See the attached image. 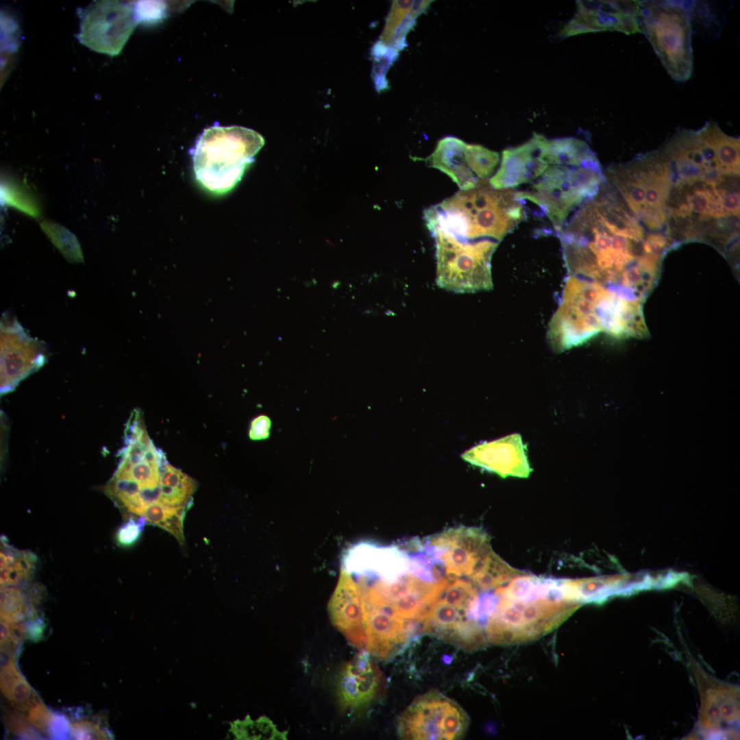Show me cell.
Segmentation results:
<instances>
[{
	"label": "cell",
	"mask_w": 740,
	"mask_h": 740,
	"mask_svg": "<svg viewBox=\"0 0 740 740\" xmlns=\"http://www.w3.org/2000/svg\"><path fill=\"white\" fill-rule=\"evenodd\" d=\"M196 489L193 478L167 463L161 474L158 500L170 506L189 508Z\"/></svg>",
	"instance_id": "cell-24"
},
{
	"label": "cell",
	"mask_w": 740,
	"mask_h": 740,
	"mask_svg": "<svg viewBox=\"0 0 740 740\" xmlns=\"http://www.w3.org/2000/svg\"><path fill=\"white\" fill-rule=\"evenodd\" d=\"M1 52L14 53L19 45L18 25L5 13L1 14Z\"/></svg>",
	"instance_id": "cell-35"
},
{
	"label": "cell",
	"mask_w": 740,
	"mask_h": 740,
	"mask_svg": "<svg viewBox=\"0 0 740 740\" xmlns=\"http://www.w3.org/2000/svg\"><path fill=\"white\" fill-rule=\"evenodd\" d=\"M666 158L669 175L665 204L678 241L728 243L739 230L740 159L717 146L689 143Z\"/></svg>",
	"instance_id": "cell-2"
},
{
	"label": "cell",
	"mask_w": 740,
	"mask_h": 740,
	"mask_svg": "<svg viewBox=\"0 0 740 740\" xmlns=\"http://www.w3.org/2000/svg\"><path fill=\"white\" fill-rule=\"evenodd\" d=\"M522 574L491 550L471 575V579L476 587L489 590L503 586Z\"/></svg>",
	"instance_id": "cell-26"
},
{
	"label": "cell",
	"mask_w": 740,
	"mask_h": 740,
	"mask_svg": "<svg viewBox=\"0 0 740 740\" xmlns=\"http://www.w3.org/2000/svg\"><path fill=\"white\" fill-rule=\"evenodd\" d=\"M25 712L28 722L38 731L47 734L53 713L37 698Z\"/></svg>",
	"instance_id": "cell-38"
},
{
	"label": "cell",
	"mask_w": 740,
	"mask_h": 740,
	"mask_svg": "<svg viewBox=\"0 0 740 740\" xmlns=\"http://www.w3.org/2000/svg\"><path fill=\"white\" fill-rule=\"evenodd\" d=\"M187 507H173L156 500L146 506L140 514L147 523L157 526L168 531L178 541L184 544V519Z\"/></svg>",
	"instance_id": "cell-27"
},
{
	"label": "cell",
	"mask_w": 740,
	"mask_h": 740,
	"mask_svg": "<svg viewBox=\"0 0 740 740\" xmlns=\"http://www.w3.org/2000/svg\"><path fill=\"white\" fill-rule=\"evenodd\" d=\"M1 587V620L13 624L37 617L34 597L30 599L16 586Z\"/></svg>",
	"instance_id": "cell-28"
},
{
	"label": "cell",
	"mask_w": 740,
	"mask_h": 740,
	"mask_svg": "<svg viewBox=\"0 0 740 740\" xmlns=\"http://www.w3.org/2000/svg\"><path fill=\"white\" fill-rule=\"evenodd\" d=\"M545 137L534 133L521 145L504 149L499 169L489 180L496 189H513L538 179L549 165L541 153Z\"/></svg>",
	"instance_id": "cell-19"
},
{
	"label": "cell",
	"mask_w": 740,
	"mask_h": 740,
	"mask_svg": "<svg viewBox=\"0 0 740 740\" xmlns=\"http://www.w3.org/2000/svg\"><path fill=\"white\" fill-rule=\"evenodd\" d=\"M466 154L471 171L480 180L488 179L500 161L498 153L478 145L467 144Z\"/></svg>",
	"instance_id": "cell-31"
},
{
	"label": "cell",
	"mask_w": 740,
	"mask_h": 740,
	"mask_svg": "<svg viewBox=\"0 0 740 740\" xmlns=\"http://www.w3.org/2000/svg\"><path fill=\"white\" fill-rule=\"evenodd\" d=\"M468 726L462 708L444 695L432 691L415 700L403 712L397 724L403 739H458Z\"/></svg>",
	"instance_id": "cell-11"
},
{
	"label": "cell",
	"mask_w": 740,
	"mask_h": 740,
	"mask_svg": "<svg viewBox=\"0 0 740 740\" xmlns=\"http://www.w3.org/2000/svg\"><path fill=\"white\" fill-rule=\"evenodd\" d=\"M0 560L1 587L18 586L29 581L34 574L36 555L29 551L14 550L2 539Z\"/></svg>",
	"instance_id": "cell-25"
},
{
	"label": "cell",
	"mask_w": 740,
	"mask_h": 740,
	"mask_svg": "<svg viewBox=\"0 0 740 740\" xmlns=\"http://www.w3.org/2000/svg\"><path fill=\"white\" fill-rule=\"evenodd\" d=\"M384 678L369 654L362 652L346 663L336 681L340 708L352 713L369 707L382 693Z\"/></svg>",
	"instance_id": "cell-17"
},
{
	"label": "cell",
	"mask_w": 740,
	"mask_h": 740,
	"mask_svg": "<svg viewBox=\"0 0 740 740\" xmlns=\"http://www.w3.org/2000/svg\"><path fill=\"white\" fill-rule=\"evenodd\" d=\"M461 458L502 478H527L532 471L527 459L526 446L518 434L479 444L464 452Z\"/></svg>",
	"instance_id": "cell-18"
},
{
	"label": "cell",
	"mask_w": 740,
	"mask_h": 740,
	"mask_svg": "<svg viewBox=\"0 0 740 740\" xmlns=\"http://www.w3.org/2000/svg\"><path fill=\"white\" fill-rule=\"evenodd\" d=\"M342 568L358 578L393 582L408 574L409 557L397 544L379 545L360 541L345 552Z\"/></svg>",
	"instance_id": "cell-16"
},
{
	"label": "cell",
	"mask_w": 740,
	"mask_h": 740,
	"mask_svg": "<svg viewBox=\"0 0 740 740\" xmlns=\"http://www.w3.org/2000/svg\"><path fill=\"white\" fill-rule=\"evenodd\" d=\"M36 700L34 692L21 674L13 687L9 702L17 711L25 713Z\"/></svg>",
	"instance_id": "cell-33"
},
{
	"label": "cell",
	"mask_w": 740,
	"mask_h": 740,
	"mask_svg": "<svg viewBox=\"0 0 740 740\" xmlns=\"http://www.w3.org/2000/svg\"><path fill=\"white\" fill-rule=\"evenodd\" d=\"M47 735L53 739H67L73 737L71 724L63 715L53 713Z\"/></svg>",
	"instance_id": "cell-42"
},
{
	"label": "cell",
	"mask_w": 740,
	"mask_h": 740,
	"mask_svg": "<svg viewBox=\"0 0 740 740\" xmlns=\"http://www.w3.org/2000/svg\"><path fill=\"white\" fill-rule=\"evenodd\" d=\"M578 606V603L557 596L529 600L500 597L497 606L489 619L486 632L494 643L514 640L515 632H544L564 620Z\"/></svg>",
	"instance_id": "cell-10"
},
{
	"label": "cell",
	"mask_w": 740,
	"mask_h": 740,
	"mask_svg": "<svg viewBox=\"0 0 740 740\" xmlns=\"http://www.w3.org/2000/svg\"><path fill=\"white\" fill-rule=\"evenodd\" d=\"M576 4V13L561 29V37L602 31L640 33L639 1H578Z\"/></svg>",
	"instance_id": "cell-13"
},
{
	"label": "cell",
	"mask_w": 740,
	"mask_h": 740,
	"mask_svg": "<svg viewBox=\"0 0 740 740\" xmlns=\"http://www.w3.org/2000/svg\"><path fill=\"white\" fill-rule=\"evenodd\" d=\"M334 626L354 646L366 649V633L359 588L352 576L343 571L328 604Z\"/></svg>",
	"instance_id": "cell-21"
},
{
	"label": "cell",
	"mask_w": 740,
	"mask_h": 740,
	"mask_svg": "<svg viewBox=\"0 0 740 740\" xmlns=\"http://www.w3.org/2000/svg\"><path fill=\"white\" fill-rule=\"evenodd\" d=\"M5 724L9 731L26 739H42L40 731L36 730L23 715L19 713H8L5 716Z\"/></svg>",
	"instance_id": "cell-37"
},
{
	"label": "cell",
	"mask_w": 740,
	"mask_h": 740,
	"mask_svg": "<svg viewBox=\"0 0 740 740\" xmlns=\"http://www.w3.org/2000/svg\"><path fill=\"white\" fill-rule=\"evenodd\" d=\"M80 43L92 51L114 56L120 53L138 23L134 3L93 1L78 8Z\"/></svg>",
	"instance_id": "cell-12"
},
{
	"label": "cell",
	"mask_w": 740,
	"mask_h": 740,
	"mask_svg": "<svg viewBox=\"0 0 740 740\" xmlns=\"http://www.w3.org/2000/svg\"><path fill=\"white\" fill-rule=\"evenodd\" d=\"M541 156L549 166H578L600 164L588 144L582 140L573 137L553 140L545 138Z\"/></svg>",
	"instance_id": "cell-23"
},
{
	"label": "cell",
	"mask_w": 740,
	"mask_h": 740,
	"mask_svg": "<svg viewBox=\"0 0 740 740\" xmlns=\"http://www.w3.org/2000/svg\"><path fill=\"white\" fill-rule=\"evenodd\" d=\"M477 597L476 587L472 582L455 578L452 582L448 583L440 598L467 615L471 605Z\"/></svg>",
	"instance_id": "cell-32"
},
{
	"label": "cell",
	"mask_w": 740,
	"mask_h": 740,
	"mask_svg": "<svg viewBox=\"0 0 740 740\" xmlns=\"http://www.w3.org/2000/svg\"><path fill=\"white\" fill-rule=\"evenodd\" d=\"M134 13L138 23H151L163 17L164 5L159 1H139L134 3Z\"/></svg>",
	"instance_id": "cell-39"
},
{
	"label": "cell",
	"mask_w": 740,
	"mask_h": 740,
	"mask_svg": "<svg viewBox=\"0 0 740 740\" xmlns=\"http://www.w3.org/2000/svg\"><path fill=\"white\" fill-rule=\"evenodd\" d=\"M147 523L144 517L135 519L132 516L127 518L118 529L116 534L117 544L122 547H129L134 545L140 538L141 533Z\"/></svg>",
	"instance_id": "cell-34"
},
{
	"label": "cell",
	"mask_w": 740,
	"mask_h": 740,
	"mask_svg": "<svg viewBox=\"0 0 740 740\" xmlns=\"http://www.w3.org/2000/svg\"><path fill=\"white\" fill-rule=\"evenodd\" d=\"M264 143L260 134L241 126L214 125L204 130L190 151L197 181L211 193L228 192Z\"/></svg>",
	"instance_id": "cell-5"
},
{
	"label": "cell",
	"mask_w": 740,
	"mask_h": 740,
	"mask_svg": "<svg viewBox=\"0 0 740 740\" xmlns=\"http://www.w3.org/2000/svg\"><path fill=\"white\" fill-rule=\"evenodd\" d=\"M615 310L613 291L569 275L549 323L547 338L552 347L562 352L583 343L600 331L608 332Z\"/></svg>",
	"instance_id": "cell-6"
},
{
	"label": "cell",
	"mask_w": 740,
	"mask_h": 740,
	"mask_svg": "<svg viewBox=\"0 0 740 740\" xmlns=\"http://www.w3.org/2000/svg\"><path fill=\"white\" fill-rule=\"evenodd\" d=\"M4 201L32 216H36L38 210L34 202L29 201L28 196L18 189L9 188L3 191Z\"/></svg>",
	"instance_id": "cell-41"
},
{
	"label": "cell",
	"mask_w": 740,
	"mask_h": 740,
	"mask_svg": "<svg viewBox=\"0 0 740 740\" xmlns=\"http://www.w3.org/2000/svg\"><path fill=\"white\" fill-rule=\"evenodd\" d=\"M230 731L236 739H286L287 731H280L267 716H260L256 720L249 715L243 720H234L230 723Z\"/></svg>",
	"instance_id": "cell-29"
},
{
	"label": "cell",
	"mask_w": 740,
	"mask_h": 740,
	"mask_svg": "<svg viewBox=\"0 0 740 740\" xmlns=\"http://www.w3.org/2000/svg\"><path fill=\"white\" fill-rule=\"evenodd\" d=\"M46 361L41 343L30 338L16 319L1 323V394L12 391Z\"/></svg>",
	"instance_id": "cell-14"
},
{
	"label": "cell",
	"mask_w": 740,
	"mask_h": 740,
	"mask_svg": "<svg viewBox=\"0 0 740 740\" xmlns=\"http://www.w3.org/2000/svg\"><path fill=\"white\" fill-rule=\"evenodd\" d=\"M431 233L436 244L440 286L458 292L492 288L491 260L497 242L484 239L461 243L438 232Z\"/></svg>",
	"instance_id": "cell-9"
},
{
	"label": "cell",
	"mask_w": 740,
	"mask_h": 740,
	"mask_svg": "<svg viewBox=\"0 0 740 740\" xmlns=\"http://www.w3.org/2000/svg\"><path fill=\"white\" fill-rule=\"evenodd\" d=\"M430 232L461 243L491 240L498 243L526 217L523 201L513 189H496L487 179L473 188L460 190L424 210Z\"/></svg>",
	"instance_id": "cell-3"
},
{
	"label": "cell",
	"mask_w": 740,
	"mask_h": 740,
	"mask_svg": "<svg viewBox=\"0 0 740 740\" xmlns=\"http://www.w3.org/2000/svg\"><path fill=\"white\" fill-rule=\"evenodd\" d=\"M466 145L457 138L447 136L439 142L434 151L426 158L429 166L447 174L461 190L474 188L481 180L469 167Z\"/></svg>",
	"instance_id": "cell-22"
},
{
	"label": "cell",
	"mask_w": 740,
	"mask_h": 740,
	"mask_svg": "<svg viewBox=\"0 0 740 740\" xmlns=\"http://www.w3.org/2000/svg\"><path fill=\"white\" fill-rule=\"evenodd\" d=\"M272 428V421L266 415H259L251 419L248 430V436L251 441H263L269 438Z\"/></svg>",
	"instance_id": "cell-40"
},
{
	"label": "cell",
	"mask_w": 740,
	"mask_h": 740,
	"mask_svg": "<svg viewBox=\"0 0 740 740\" xmlns=\"http://www.w3.org/2000/svg\"><path fill=\"white\" fill-rule=\"evenodd\" d=\"M570 275L595 283H629L654 276L665 254L653 230L613 188L604 185L557 232Z\"/></svg>",
	"instance_id": "cell-1"
},
{
	"label": "cell",
	"mask_w": 740,
	"mask_h": 740,
	"mask_svg": "<svg viewBox=\"0 0 740 740\" xmlns=\"http://www.w3.org/2000/svg\"><path fill=\"white\" fill-rule=\"evenodd\" d=\"M361 602L366 649L381 658L388 659L405 643L413 621L397 617L386 607L362 599Z\"/></svg>",
	"instance_id": "cell-20"
},
{
	"label": "cell",
	"mask_w": 740,
	"mask_h": 740,
	"mask_svg": "<svg viewBox=\"0 0 740 740\" xmlns=\"http://www.w3.org/2000/svg\"><path fill=\"white\" fill-rule=\"evenodd\" d=\"M638 23L671 77L681 82L689 79L693 71V29L683 3L639 1Z\"/></svg>",
	"instance_id": "cell-7"
},
{
	"label": "cell",
	"mask_w": 740,
	"mask_h": 740,
	"mask_svg": "<svg viewBox=\"0 0 740 740\" xmlns=\"http://www.w3.org/2000/svg\"><path fill=\"white\" fill-rule=\"evenodd\" d=\"M604 180L601 164L550 165L528 189L517 193L522 201L538 206L558 232L573 212L597 193Z\"/></svg>",
	"instance_id": "cell-8"
},
{
	"label": "cell",
	"mask_w": 740,
	"mask_h": 740,
	"mask_svg": "<svg viewBox=\"0 0 740 740\" xmlns=\"http://www.w3.org/2000/svg\"><path fill=\"white\" fill-rule=\"evenodd\" d=\"M52 243L71 262H84L80 245L76 236L65 227L49 221L40 224Z\"/></svg>",
	"instance_id": "cell-30"
},
{
	"label": "cell",
	"mask_w": 740,
	"mask_h": 740,
	"mask_svg": "<svg viewBox=\"0 0 740 740\" xmlns=\"http://www.w3.org/2000/svg\"><path fill=\"white\" fill-rule=\"evenodd\" d=\"M124 443L104 491L125 515L140 517L146 506L158 500L161 474L168 462L149 438L140 410L130 415Z\"/></svg>",
	"instance_id": "cell-4"
},
{
	"label": "cell",
	"mask_w": 740,
	"mask_h": 740,
	"mask_svg": "<svg viewBox=\"0 0 740 740\" xmlns=\"http://www.w3.org/2000/svg\"><path fill=\"white\" fill-rule=\"evenodd\" d=\"M73 737L76 739H110V732L92 721L80 720L71 724Z\"/></svg>",
	"instance_id": "cell-36"
},
{
	"label": "cell",
	"mask_w": 740,
	"mask_h": 740,
	"mask_svg": "<svg viewBox=\"0 0 740 740\" xmlns=\"http://www.w3.org/2000/svg\"><path fill=\"white\" fill-rule=\"evenodd\" d=\"M426 541L442 549L445 573L454 576L471 575L491 550L489 536L475 527L452 528Z\"/></svg>",
	"instance_id": "cell-15"
}]
</instances>
